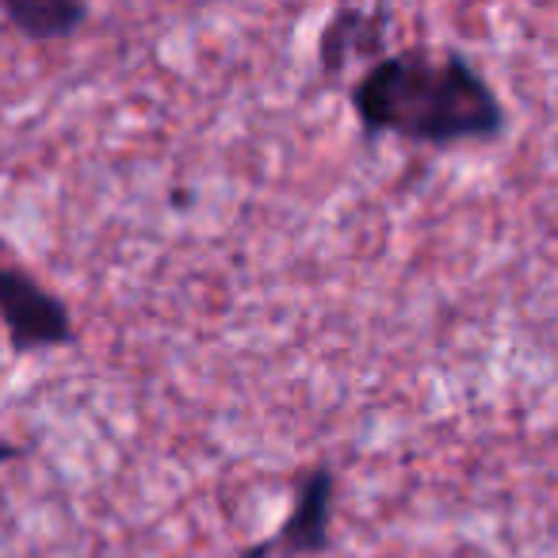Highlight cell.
<instances>
[{
	"label": "cell",
	"instance_id": "cell-6",
	"mask_svg": "<svg viewBox=\"0 0 558 558\" xmlns=\"http://www.w3.org/2000/svg\"><path fill=\"white\" fill-rule=\"evenodd\" d=\"M24 456V448H16V444L9 440H0V463H9V459H20Z\"/></svg>",
	"mask_w": 558,
	"mask_h": 558
},
{
	"label": "cell",
	"instance_id": "cell-2",
	"mask_svg": "<svg viewBox=\"0 0 558 558\" xmlns=\"http://www.w3.org/2000/svg\"><path fill=\"white\" fill-rule=\"evenodd\" d=\"M0 326L20 356L73 344V318L65 303L12 256L9 241H0Z\"/></svg>",
	"mask_w": 558,
	"mask_h": 558
},
{
	"label": "cell",
	"instance_id": "cell-1",
	"mask_svg": "<svg viewBox=\"0 0 558 558\" xmlns=\"http://www.w3.org/2000/svg\"><path fill=\"white\" fill-rule=\"evenodd\" d=\"M360 131L448 149L494 142L505 131V104L459 50H398L367 65L349 93Z\"/></svg>",
	"mask_w": 558,
	"mask_h": 558
},
{
	"label": "cell",
	"instance_id": "cell-4",
	"mask_svg": "<svg viewBox=\"0 0 558 558\" xmlns=\"http://www.w3.org/2000/svg\"><path fill=\"white\" fill-rule=\"evenodd\" d=\"M390 9H337L318 35V62L326 77H341L352 62L387 58Z\"/></svg>",
	"mask_w": 558,
	"mask_h": 558
},
{
	"label": "cell",
	"instance_id": "cell-5",
	"mask_svg": "<svg viewBox=\"0 0 558 558\" xmlns=\"http://www.w3.org/2000/svg\"><path fill=\"white\" fill-rule=\"evenodd\" d=\"M0 12L32 43L65 39V35H73L88 20L85 4H73V0H4Z\"/></svg>",
	"mask_w": 558,
	"mask_h": 558
},
{
	"label": "cell",
	"instance_id": "cell-3",
	"mask_svg": "<svg viewBox=\"0 0 558 558\" xmlns=\"http://www.w3.org/2000/svg\"><path fill=\"white\" fill-rule=\"evenodd\" d=\"M337 497V474L329 466H311L299 478L295 505L276 535H264L268 550L283 555H322L329 547V512Z\"/></svg>",
	"mask_w": 558,
	"mask_h": 558
}]
</instances>
